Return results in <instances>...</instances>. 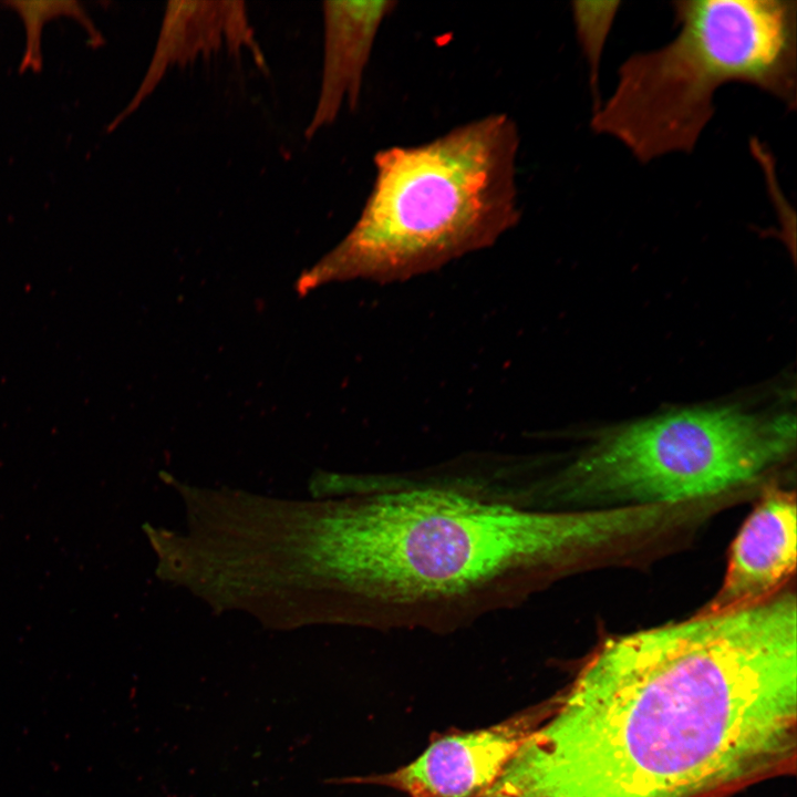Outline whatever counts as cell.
Masks as SVG:
<instances>
[{
	"label": "cell",
	"instance_id": "6",
	"mask_svg": "<svg viewBox=\"0 0 797 797\" xmlns=\"http://www.w3.org/2000/svg\"><path fill=\"white\" fill-rule=\"evenodd\" d=\"M552 706L553 696L497 724L441 736L412 763L361 782L408 797H477L503 773Z\"/></svg>",
	"mask_w": 797,
	"mask_h": 797
},
{
	"label": "cell",
	"instance_id": "11",
	"mask_svg": "<svg viewBox=\"0 0 797 797\" xmlns=\"http://www.w3.org/2000/svg\"><path fill=\"white\" fill-rule=\"evenodd\" d=\"M21 18L25 28L27 45L20 71L31 69L40 71L42 68L41 34L44 23L54 17L68 15L77 20L89 32L90 42L99 45L101 35L82 6L76 1H7Z\"/></svg>",
	"mask_w": 797,
	"mask_h": 797
},
{
	"label": "cell",
	"instance_id": "2",
	"mask_svg": "<svg viewBox=\"0 0 797 797\" xmlns=\"http://www.w3.org/2000/svg\"><path fill=\"white\" fill-rule=\"evenodd\" d=\"M330 506L321 565L335 620L381 631L453 632L612 559L614 509L544 510L455 478H365Z\"/></svg>",
	"mask_w": 797,
	"mask_h": 797
},
{
	"label": "cell",
	"instance_id": "3",
	"mask_svg": "<svg viewBox=\"0 0 797 797\" xmlns=\"http://www.w3.org/2000/svg\"><path fill=\"white\" fill-rule=\"evenodd\" d=\"M519 144L514 118L494 113L423 144L380 149L356 222L301 273L297 291L406 278L491 246L520 218Z\"/></svg>",
	"mask_w": 797,
	"mask_h": 797
},
{
	"label": "cell",
	"instance_id": "10",
	"mask_svg": "<svg viewBox=\"0 0 797 797\" xmlns=\"http://www.w3.org/2000/svg\"><path fill=\"white\" fill-rule=\"evenodd\" d=\"M620 1H573L576 34L589 69L593 112L600 106L599 73L603 48L619 11Z\"/></svg>",
	"mask_w": 797,
	"mask_h": 797
},
{
	"label": "cell",
	"instance_id": "8",
	"mask_svg": "<svg viewBox=\"0 0 797 797\" xmlns=\"http://www.w3.org/2000/svg\"><path fill=\"white\" fill-rule=\"evenodd\" d=\"M245 51H249L259 65L265 64L244 1H168L142 83L107 131L135 112L170 69L220 52L240 55Z\"/></svg>",
	"mask_w": 797,
	"mask_h": 797
},
{
	"label": "cell",
	"instance_id": "9",
	"mask_svg": "<svg viewBox=\"0 0 797 797\" xmlns=\"http://www.w3.org/2000/svg\"><path fill=\"white\" fill-rule=\"evenodd\" d=\"M393 0H330L322 3L323 65L318 102L304 136L331 125L346 105L355 110L364 73Z\"/></svg>",
	"mask_w": 797,
	"mask_h": 797
},
{
	"label": "cell",
	"instance_id": "4",
	"mask_svg": "<svg viewBox=\"0 0 797 797\" xmlns=\"http://www.w3.org/2000/svg\"><path fill=\"white\" fill-rule=\"evenodd\" d=\"M672 9L677 34L622 63L613 93L593 112L594 133L648 164L694 149L724 84L753 85L796 108L797 1L680 0Z\"/></svg>",
	"mask_w": 797,
	"mask_h": 797
},
{
	"label": "cell",
	"instance_id": "7",
	"mask_svg": "<svg viewBox=\"0 0 797 797\" xmlns=\"http://www.w3.org/2000/svg\"><path fill=\"white\" fill-rule=\"evenodd\" d=\"M796 507L794 490L764 488L729 547L721 587L696 614L752 608L787 587L797 559Z\"/></svg>",
	"mask_w": 797,
	"mask_h": 797
},
{
	"label": "cell",
	"instance_id": "5",
	"mask_svg": "<svg viewBox=\"0 0 797 797\" xmlns=\"http://www.w3.org/2000/svg\"><path fill=\"white\" fill-rule=\"evenodd\" d=\"M795 418L694 408L601 435L565 467L525 487L545 510L675 506L727 496L786 460Z\"/></svg>",
	"mask_w": 797,
	"mask_h": 797
},
{
	"label": "cell",
	"instance_id": "1",
	"mask_svg": "<svg viewBox=\"0 0 797 797\" xmlns=\"http://www.w3.org/2000/svg\"><path fill=\"white\" fill-rule=\"evenodd\" d=\"M605 639L527 745L542 797H703L796 748L797 601Z\"/></svg>",
	"mask_w": 797,
	"mask_h": 797
}]
</instances>
